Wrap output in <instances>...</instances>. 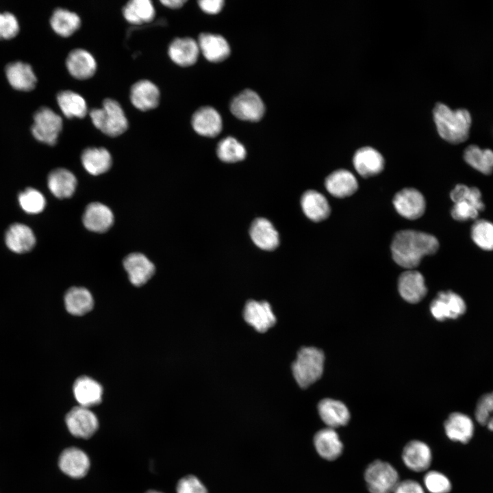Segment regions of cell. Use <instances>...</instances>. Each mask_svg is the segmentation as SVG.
I'll return each mask as SVG.
<instances>
[{"label": "cell", "mask_w": 493, "mask_h": 493, "mask_svg": "<svg viewBox=\"0 0 493 493\" xmlns=\"http://www.w3.org/2000/svg\"><path fill=\"white\" fill-rule=\"evenodd\" d=\"M424 483L431 493H448L451 484L448 479L437 471H430L424 477Z\"/></svg>", "instance_id": "45"}, {"label": "cell", "mask_w": 493, "mask_h": 493, "mask_svg": "<svg viewBox=\"0 0 493 493\" xmlns=\"http://www.w3.org/2000/svg\"><path fill=\"white\" fill-rule=\"evenodd\" d=\"M325 357L323 351L315 347H303L292 364V373L301 388H305L317 381L322 375Z\"/></svg>", "instance_id": "5"}, {"label": "cell", "mask_w": 493, "mask_h": 493, "mask_svg": "<svg viewBox=\"0 0 493 493\" xmlns=\"http://www.w3.org/2000/svg\"><path fill=\"white\" fill-rule=\"evenodd\" d=\"M393 205L401 216L409 220L421 217L426 208L423 195L413 188H406L399 191L394 197Z\"/></svg>", "instance_id": "11"}, {"label": "cell", "mask_w": 493, "mask_h": 493, "mask_svg": "<svg viewBox=\"0 0 493 493\" xmlns=\"http://www.w3.org/2000/svg\"><path fill=\"white\" fill-rule=\"evenodd\" d=\"M301 205L305 215L314 222L322 221L330 214L331 208L327 199L316 190L305 192L301 197Z\"/></svg>", "instance_id": "30"}, {"label": "cell", "mask_w": 493, "mask_h": 493, "mask_svg": "<svg viewBox=\"0 0 493 493\" xmlns=\"http://www.w3.org/2000/svg\"><path fill=\"white\" fill-rule=\"evenodd\" d=\"M73 394L80 406L89 408L99 405L102 401L103 388L94 379L82 376L73 384Z\"/></svg>", "instance_id": "24"}, {"label": "cell", "mask_w": 493, "mask_h": 493, "mask_svg": "<svg viewBox=\"0 0 493 493\" xmlns=\"http://www.w3.org/2000/svg\"><path fill=\"white\" fill-rule=\"evenodd\" d=\"M20 30V22L15 14L0 9V41L13 40L18 35Z\"/></svg>", "instance_id": "43"}, {"label": "cell", "mask_w": 493, "mask_h": 493, "mask_svg": "<svg viewBox=\"0 0 493 493\" xmlns=\"http://www.w3.org/2000/svg\"><path fill=\"white\" fill-rule=\"evenodd\" d=\"M49 24L53 31L63 38L73 35L81 26V19L75 12L62 8L53 10Z\"/></svg>", "instance_id": "31"}, {"label": "cell", "mask_w": 493, "mask_h": 493, "mask_svg": "<svg viewBox=\"0 0 493 493\" xmlns=\"http://www.w3.org/2000/svg\"><path fill=\"white\" fill-rule=\"evenodd\" d=\"M393 493H425L422 486L413 480L399 481Z\"/></svg>", "instance_id": "48"}, {"label": "cell", "mask_w": 493, "mask_h": 493, "mask_svg": "<svg viewBox=\"0 0 493 493\" xmlns=\"http://www.w3.org/2000/svg\"><path fill=\"white\" fill-rule=\"evenodd\" d=\"M4 75L10 87L17 92H29L38 84V77L31 64L23 60L10 61L4 67Z\"/></svg>", "instance_id": "7"}, {"label": "cell", "mask_w": 493, "mask_h": 493, "mask_svg": "<svg viewBox=\"0 0 493 493\" xmlns=\"http://www.w3.org/2000/svg\"><path fill=\"white\" fill-rule=\"evenodd\" d=\"M155 10L150 0H131L123 8V15L129 23L136 25L151 22L155 17Z\"/></svg>", "instance_id": "37"}, {"label": "cell", "mask_w": 493, "mask_h": 493, "mask_svg": "<svg viewBox=\"0 0 493 493\" xmlns=\"http://www.w3.org/2000/svg\"><path fill=\"white\" fill-rule=\"evenodd\" d=\"M89 115L94 126L108 136H120L128 127L121 104L111 98L104 99L102 108L92 109Z\"/></svg>", "instance_id": "3"}, {"label": "cell", "mask_w": 493, "mask_h": 493, "mask_svg": "<svg viewBox=\"0 0 493 493\" xmlns=\"http://www.w3.org/2000/svg\"><path fill=\"white\" fill-rule=\"evenodd\" d=\"M327 191L337 198H344L354 194L358 188L354 175L346 169H339L327 176L325 182Z\"/></svg>", "instance_id": "26"}, {"label": "cell", "mask_w": 493, "mask_h": 493, "mask_svg": "<svg viewBox=\"0 0 493 493\" xmlns=\"http://www.w3.org/2000/svg\"><path fill=\"white\" fill-rule=\"evenodd\" d=\"M466 162L479 172L489 175L493 171V151L481 149L477 145H470L464 151Z\"/></svg>", "instance_id": "38"}, {"label": "cell", "mask_w": 493, "mask_h": 493, "mask_svg": "<svg viewBox=\"0 0 493 493\" xmlns=\"http://www.w3.org/2000/svg\"><path fill=\"white\" fill-rule=\"evenodd\" d=\"M450 197L453 203L465 201L475 205L480 212L485 208L480 190L476 187L457 184L451 190Z\"/></svg>", "instance_id": "42"}, {"label": "cell", "mask_w": 493, "mask_h": 493, "mask_svg": "<svg viewBox=\"0 0 493 493\" xmlns=\"http://www.w3.org/2000/svg\"><path fill=\"white\" fill-rule=\"evenodd\" d=\"M62 117L51 108L40 105L32 115L30 133L37 142L54 146L62 130Z\"/></svg>", "instance_id": "4"}, {"label": "cell", "mask_w": 493, "mask_h": 493, "mask_svg": "<svg viewBox=\"0 0 493 493\" xmlns=\"http://www.w3.org/2000/svg\"><path fill=\"white\" fill-rule=\"evenodd\" d=\"M475 415L479 424L493 431V392L485 394L479 399Z\"/></svg>", "instance_id": "44"}, {"label": "cell", "mask_w": 493, "mask_h": 493, "mask_svg": "<svg viewBox=\"0 0 493 493\" xmlns=\"http://www.w3.org/2000/svg\"><path fill=\"white\" fill-rule=\"evenodd\" d=\"M47 186L51 192L58 199L71 197L77 186L75 175L66 168H56L48 175Z\"/></svg>", "instance_id": "32"}, {"label": "cell", "mask_w": 493, "mask_h": 493, "mask_svg": "<svg viewBox=\"0 0 493 493\" xmlns=\"http://www.w3.org/2000/svg\"><path fill=\"white\" fill-rule=\"evenodd\" d=\"M160 96L157 86L147 79L138 81L131 88V102L136 108L141 111L155 108L159 104Z\"/></svg>", "instance_id": "18"}, {"label": "cell", "mask_w": 493, "mask_h": 493, "mask_svg": "<svg viewBox=\"0 0 493 493\" xmlns=\"http://www.w3.org/2000/svg\"><path fill=\"white\" fill-rule=\"evenodd\" d=\"M433 112L438 132L442 138L453 144L467 140L472 123L470 114L467 110H453L446 105L438 103Z\"/></svg>", "instance_id": "2"}, {"label": "cell", "mask_w": 493, "mask_h": 493, "mask_svg": "<svg viewBox=\"0 0 493 493\" xmlns=\"http://www.w3.org/2000/svg\"><path fill=\"white\" fill-rule=\"evenodd\" d=\"M7 247L15 253H24L31 251L36 244V237L27 225L15 223L10 225L5 233Z\"/></svg>", "instance_id": "17"}, {"label": "cell", "mask_w": 493, "mask_h": 493, "mask_svg": "<svg viewBox=\"0 0 493 493\" xmlns=\"http://www.w3.org/2000/svg\"><path fill=\"white\" fill-rule=\"evenodd\" d=\"M66 66L70 75L74 78L84 80L94 75L97 62L88 51L84 49H75L68 54Z\"/></svg>", "instance_id": "13"}, {"label": "cell", "mask_w": 493, "mask_h": 493, "mask_svg": "<svg viewBox=\"0 0 493 493\" xmlns=\"http://www.w3.org/2000/svg\"><path fill=\"white\" fill-rule=\"evenodd\" d=\"M145 493H162V492L152 490H149V491L146 492Z\"/></svg>", "instance_id": "51"}, {"label": "cell", "mask_w": 493, "mask_h": 493, "mask_svg": "<svg viewBox=\"0 0 493 493\" xmlns=\"http://www.w3.org/2000/svg\"><path fill=\"white\" fill-rule=\"evenodd\" d=\"M191 123L194 130L205 137H216L220 133L223 127L220 114L210 106L198 109L193 114Z\"/></svg>", "instance_id": "16"}, {"label": "cell", "mask_w": 493, "mask_h": 493, "mask_svg": "<svg viewBox=\"0 0 493 493\" xmlns=\"http://www.w3.org/2000/svg\"><path fill=\"white\" fill-rule=\"evenodd\" d=\"M402 458L410 470L422 472L429 467L432 456L429 447L425 443L412 440L405 446Z\"/></svg>", "instance_id": "25"}, {"label": "cell", "mask_w": 493, "mask_h": 493, "mask_svg": "<svg viewBox=\"0 0 493 493\" xmlns=\"http://www.w3.org/2000/svg\"><path fill=\"white\" fill-rule=\"evenodd\" d=\"M83 223L90 231L103 233L108 231L114 222V215L111 210L105 205L94 202L86 208L83 218Z\"/></svg>", "instance_id": "21"}, {"label": "cell", "mask_w": 493, "mask_h": 493, "mask_svg": "<svg viewBox=\"0 0 493 493\" xmlns=\"http://www.w3.org/2000/svg\"><path fill=\"white\" fill-rule=\"evenodd\" d=\"M198 3L203 12L214 14L222 10L225 2L223 0H201L198 1Z\"/></svg>", "instance_id": "49"}, {"label": "cell", "mask_w": 493, "mask_h": 493, "mask_svg": "<svg viewBox=\"0 0 493 493\" xmlns=\"http://www.w3.org/2000/svg\"><path fill=\"white\" fill-rule=\"evenodd\" d=\"M198 42L191 38H177L169 45L168 53L171 60L180 66H190L197 60Z\"/></svg>", "instance_id": "23"}, {"label": "cell", "mask_w": 493, "mask_h": 493, "mask_svg": "<svg viewBox=\"0 0 493 493\" xmlns=\"http://www.w3.org/2000/svg\"><path fill=\"white\" fill-rule=\"evenodd\" d=\"M319 415L329 428L344 426L350 419L346 406L342 402L331 399H323L318 405Z\"/></svg>", "instance_id": "28"}, {"label": "cell", "mask_w": 493, "mask_h": 493, "mask_svg": "<svg viewBox=\"0 0 493 493\" xmlns=\"http://www.w3.org/2000/svg\"><path fill=\"white\" fill-rule=\"evenodd\" d=\"M81 162L90 174L99 175L108 171L112 165L110 152L103 147H89L81 154Z\"/></svg>", "instance_id": "35"}, {"label": "cell", "mask_w": 493, "mask_h": 493, "mask_svg": "<svg viewBox=\"0 0 493 493\" xmlns=\"http://www.w3.org/2000/svg\"><path fill=\"white\" fill-rule=\"evenodd\" d=\"M123 266L130 282L136 286L146 283L155 273L153 264L140 253L128 255L123 261Z\"/></svg>", "instance_id": "14"}, {"label": "cell", "mask_w": 493, "mask_h": 493, "mask_svg": "<svg viewBox=\"0 0 493 493\" xmlns=\"http://www.w3.org/2000/svg\"><path fill=\"white\" fill-rule=\"evenodd\" d=\"M314 444L318 453L329 461L337 459L343 449L338 433L329 427L321 429L315 434Z\"/></svg>", "instance_id": "29"}, {"label": "cell", "mask_w": 493, "mask_h": 493, "mask_svg": "<svg viewBox=\"0 0 493 493\" xmlns=\"http://www.w3.org/2000/svg\"><path fill=\"white\" fill-rule=\"evenodd\" d=\"M244 318L246 323L261 333L266 331L276 322L271 307L266 301H248L244 307Z\"/></svg>", "instance_id": "15"}, {"label": "cell", "mask_w": 493, "mask_h": 493, "mask_svg": "<svg viewBox=\"0 0 493 493\" xmlns=\"http://www.w3.org/2000/svg\"><path fill=\"white\" fill-rule=\"evenodd\" d=\"M230 110L238 119L254 122L260 121L263 117L265 107L258 94L247 89L232 99Z\"/></svg>", "instance_id": "8"}, {"label": "cell", "mask_w": 493, "mask_h": 493, "mask_svg": "<svg viewBox=\"0 0 493 493\" xmlns=\"http://www.w3.org/2000/svg\"><path fill=\"white\" fill-rule=\"evenodd\" d=\"M65 421L70 433L79 438H90L99 428V420L96 415L88 407L80 405L69 411Z\"/></svg>", "instance_id": "9"}, {"label": "cell", "mask_w": 493, "mask_h": 493, "mask_svg": "<svg viewBox=\"0 0 493 493\" xmlns=\"http://www.w3.org/2000/svg\"><path fill=\"white\" fill-rule=\"evenodd\" d=\"M216 153L218 158L228 163L244 160L246 155L244 147L233 137H227L219 142Z\"/></svg>", "instance_id": "39"}, {"label": "cell", "mask_w": 493, "mask_h": 493, "mask_svg": "<svg viewBox=\"0 0 493 493\" xmlns=\"http://www.w3.org/2000/svg\"><path fill=\"white\" fill-rule=\"evenodd\" d=\"M58 466L61 471L67 476L80 479L88 473L90 463L84 451L76 447H69L61 453Z\"/></svg>", "instance_id": "12"}, {"label": "cell", "mask_w": 493, "mask_h": 493, "mask_svg": "<svg viewBox=\"0 0 493 493\" xmlns=\"http://www.w3.org/2000/svg\"><path fill=\"white\" fill-rule=\"evenodd\" d=\"M355 169L362 177L367 178L379 174L384 168V159L374 148L359 149L353 158Z\"/></svg>", "instance_id": "19"}, {"label": "cell", "mask_w": 493, "mask_h": 493, "mask_svg": "<svg viewBox=\"0 0 493 493\" xmlns=\"http://www.w3.org/2000/svg\"><path fill=\"white\" fill-rule=\"evenodd\" d=\"M160 2L165 5L166 7H168L171 9H178L183 6L184 3H186V1L184 0H163L160 1Z\"/></svg>", "instance_id": "50"}, {"label": "cell", "mask_w": 493, "mask_h": 493, "mask_svg": "<svg viewBox=\"0 0 493 493\" xmlns=\"http://www.w3.org/2000/svg\"><path fill=\"white\" fill-rule=\"evenodd\" d=\"M471 238L481 249L493 250V223L485 219L476 220L471 227Z\"/></svg>", "instance_id": "41"}, {"label": "cell", "mask_w": 493, "mask_h": 493, "mask_svg": "<svg viewBox=\"0 0 493 493\" xmlns=\"http://www.w3.org/2000/svg\"><path fill=\"white\" fill-rule=\"evenodd\" d=\"M64 304L68 313L82 316L93 307L94 301L91 293L82 287L69 288L64 295Z\"/></svg>", "instance_id": "36"}, {"label": "cell", "mask_w": 493, "mask_h": 493, "mask_svg": "<svg viewBox=\"0 0 493 493\" xmlns=\"http://www.w3.org/2000/svg\"><path fill=\"white\" fill-rule=\"evenodd\" d=\"M176 491L177 493H207L205 485L193 475L181 478L177 484Z\"/></svg>", "instance_id": "47"}, {"label": "cell", "mask_w": 493, "mask_h": 493, "mask_svg": "<svg viewBox=\"0 0 493 493\" xmlns=\"http://www.w3.org/2000/svg\"><path fill=\"white\" fill-rule=\"evenodd\" d=\"M18 201L21 208L30 214L42 212L46 205L44 195L34 188H27L21 191L18 196Z\"/></svg>", "instance_id": "40"}, {"label": "cell", "mask_w": 493, "mask_h": 493, "mask_svg": "<svg viewBox=\"0 0 493 493\" xmlns=\"http://www.w3.org/2000/svg\"><path fill=\"white\" fill-rule=\"evenodd\" d=\"M398 288L402 298L411 303L419 302L427 293L422 275L412 269L401 273L399 278Z\"/></svg>", "instance_id": "20"}, {"label": "cell", "mask_w": 493, "mask_h": 493, "mask_svg": "<svg viewBox=\"0 0 493 493\" xmlns=\"http://www.w3.org/2000/svg\"><path fill=\"white\" fill-rule=\"evenodd\" d=\"M364 478L371 493H392L399 482L396 470L388 462L379 459L368 465Z\"/></svg>", "instance_id": "6"}, {"label": "cell", "mask_w": 493, "mask_h": 493, "mask_svg": "<svg viewBox=\"0 0 493 493\" xmlns=\"http://www.w3.org/2000/svg\"><path fill=\"white\" fill-rule=\"evenodd\" d=\"M249 233L254 244L262 250L273 251L279 244V233L266 218L255 219L251 223Z\"/></svg>", "instance_id": "22"}, {"label": "cell", "mask_w": 493, "mask_h": 493, "mask_svg": "<svg viewBox=\"0 0 493 493\" xmlns=\"http://www.w3.org/2000/svg\"><path fill=\"white\" fill-rule=\"evenodd\" d=\"M479 212V210L475 205L465 201L454 203L451 212L452 217L458 221L475 219Z\"/></svg>", "instance_id": "46"}, {"label": "cell", "mask_w": 493, "mask_h": 493, "mask_svg": "<svg viewBox=\"0 0 493 493\" xmlns=\"http://www.w3.org/2000/svg\"><path fill=\"white\" fill-rule=\"evenodd\" d=\"M446 435L453 441L466 444L472 438L474 425L469 416L459 412L451 414L444 422Z\"/></svg>", "instance_id": "33"}, {"label": "cell", "mask_w": 493, "mask_h": 493, "mask_svg": "<svg viewBox=\"0 0 493 493\" xmlns=\"http://www.w3.org/2000/svg\"><path fill=\"white\" fill-rule=\"evenodd\" d=\"M466 309L464 299L451 290L440 292L430 305L431 314L440 321L457 318L465 313Z\"/></svg>", "instance_id": "10"}, {"label": "cell", "mask_w": 493, "mask_h": 493, "mask_svg": "<svg viewBox=\"0 0 493 493\" xmlns=\"http://www.w3.org/2000/svg\"><path fill=\"white\" fill-rule=\"evenodd\" d=\"M200 51L210 62H220L230 54L229 43L223 36L218 34L203 33L198 40Z\"/></svg>", "instance_id": "27"}, {"label": "cell", "mask_w": 493, "mask_h": 493, "mask_svg": "<svg viewBox=\"0 0 493 493\" xmlns=\"http://www.w3.org/2000/svg\"><path fill=\"white\" fill-rule=\"evenodd\" d=\"M56 102L62 113L68 118H82L88 112L85 99L78 93L69 90H61L56 94Z\"/></svg>", "instance_id": "34"}, {"label": "cell", "mask_w": 493, "mask_h": 493, "mask_svg": "<svg viewBox=\"0 0 493 493\" xmlns=\"http://www.w3.org/2000/svg\"><path fill=\"white\" fill-rule=\"evenodd\" d=\"M438 248L439 242L434 236L411 229L396 233L391 244L394 261L409 270L418 266L425 255L435 253Z\"/></svg>", "instance_id": "1"}]
</instances>
